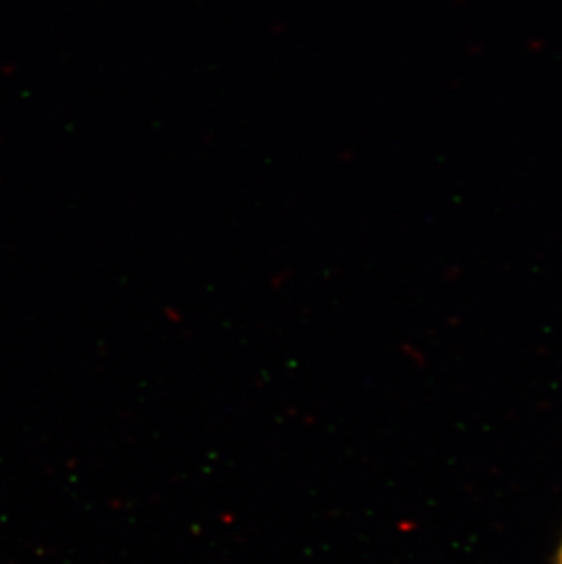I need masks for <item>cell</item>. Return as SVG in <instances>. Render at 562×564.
<instances>
[{"instance_id":"1","label":"cell","mask_w":562,"mask_h":564,"mask_svg":"<svg viewBox=\"0 0 562 564\" xmlns=\"http://www.w3.org/2000/svg\"><path fill=\"white\" fill-rule=\"evenodd\" d=\"M558 564H562V544H561V550H559Z\"/></svg>"}]
</instances>
